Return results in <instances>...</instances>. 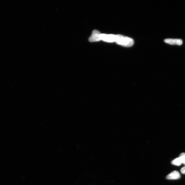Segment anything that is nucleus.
Listing matches in <instances>:
<instances>
[{
  "instance_id": "8",
  "label": "nucleus",
  "mask_w": 185,
  "mask_h": 185,
  "mask_svg": "<svg viewBox=\"0 0 185 185\" xmlns=\"http://www.w3.org/2000/svg\"><path fill=\"white\" fill-rule=\"evenodd\" d=\"M183 164H184V165H185V158L184 161V162Z\"/></svg>"
},
{
  "instance_id": "4",
  "label": "nucleus",
  "mask_w": 185,
  "mask_h": 185,
  "mask_svg": "<svg viewBox=\"0 0 185 185\" xmlns=\"http://www.w3.org/2000/svg\"><path fill=\"white\" fill-rule=\"evenodd\" d=\"M185 157V153L183 152L180 155L179 157L174 159L171 161V164L177 166H180L184 163Z\"/></svg>"
},
{
  "instance_id": "3",
  "label": "nucleus",
  "mask_w": 185,
  "mask_h": 185,
  "mask_svg": "<svg viewBox=\"0 0 185 185\" xmlns=\"http://www.w3.org/2000/svg\"><path fill=\"white\" fill-rule=\"evenodd\" d=\"M101 34L98 30H94L92 32V33L89 38V41L90 42H99L101 40Z\"/></svg>"
},
{
  "instance_id": "2",
  "label": "nucleus",
  "mask_w": 185,
  "mask_h": 185,
  "mask_svg": "<svg viewBox=\"0 0 185 185\" xmlns=\"http://www.w3.org/2000/svg\"><path fill=\"white\" fill-rule=\"evenodd\" d=\"M101 40L104 42H116L118 39V35L101 34Z\"/></svg>"
},
{
  "instance_id": "6",
  "label": "nucleus",
  "mask_w": 185,
  "mask_h": 185,
  "mask_svg": "<svg viewBox=\"0 0 185 185\" xmlns=\"http://www.w3.org/2000/svg\"><path fill=\"white\" fill-rule=\"evenodd\" d=\"M180 175L179 172L177 171H174L169 174L166 177V178L169 180H177L180 178Z\"/></svg>"
},
{
  "instance_id": "1",
  "label": "nucleus",
  "mask_w": 185,
  "mask_h": 185,
  "mask_svg": "<svg viewBox=\"0 0 185 185\" xmlns=\"http://www.w3.org/2000/svg\"><path fill=\"white\" fill-rule=\"evenodd\" d=\"M116 42L118 45L126 47H131L134 44L133 39L121 35H118V39Z\"/></svg>"
},
{
  "instance_id": "7",
  "label": "nucleus",
  "mask_w": 185,
  "mask_h": 185,
  "mask_svg": "<svg viewBox=\"0 0 185 185\" xmlns=\"http://www.w3.org/2000/svg\"><path fill=\"white\" fill-rule=\"evenodd\" d=\"M181 171L182 174H185V166L182 168L181 170Z\"/></svg>"
},
{
  "instance_id": "5",
  "label": "nucleus",
  "mask_w": 185,
  "mask_h": 185,
  "mask_svg": "<svg viewBox=\"0 0 185 185\" xmlns=\"http://www.w3.org/2000/svg\"><path fill=\"white\" fill-rule=\"evenodd\" d=\"M164 41L167 44L179 46L181 45L183 43V41L181 39H165Z\"/></svg>"
}]
</instances>
